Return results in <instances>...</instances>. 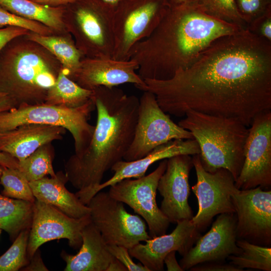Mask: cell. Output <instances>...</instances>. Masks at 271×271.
Masks as SVG:
<instances>
[{
	"label": "cell",
	"instance_id": "6da1fadb",
	"mask_svg": "<svg viewBox=\"0 0 271 271\" xmlns=\"http://www.w3.org/2000/svg\"><path fill=\"white\" fill-rule=\"evenodd\" d=\"M144 81L138 89L154 94L166 113L181 117L193 110L249 127L271 109V42L242 29L216 40L170 79Z\"/></svg>",
	"mask_w": 271,
	"mask_h": 271
},
{
	"label": "cell",
	"instance_id": "7a4b0ae2",
	"mask_svg": "<svg viewBox=\"0 0 271 271\" xmlns=\"http://www.w3.org/2000/svg\"><path fill=\"white\" fill-rule=\"evenodd\" d=\"M242 29L208 15L196 2L169 0L157 27L133 47L129 59L138 64L143 79H168L191 66L216 40Z\"/></svg>",
	"mask_w": 271,
	"mask_h": 271
},
{
	"label": "cell",
	"instance_id": "3957f363",
	"mask_svg": "<svg viewBox=\"0 0 271 271\" xmlns=\"http://www.w3.org/2000/svg\"><path fill=\"white\" fill-rule=\"evenodd\" d=\"M93 90L97 110L95 129L87 148L65 165V175L81 199L101 183L105 173L123 160L134 137L139 99L115 87Z\"/></svg>",
	"mask_w": 271,
	"mask_h": 271
},
{
	"label": "cell",
	"instance_id": "277c9868",
	"mask_svg": "<svg viewBox=\"0 0 271 271\" xmlns=\"http://www.w3.org/2000/svg\"><path fill=\"white\" fill-rule=\"evenodd\" d=\"M62 67L42 45L25 35L17 37L0 51V90L18 106L43 103Z\"/></svg>",
	"mask_w": 271,
	"mask_h": 271
},
{
	"label": "cell",
	"instance_id": "5b68a950",
	"mask_svg": "<svg viewBox=\"0 0 271 271\" xmlns=\"http://www.w3.org/2000/svg\"><path fill=\"white\" fill-rule=\"evenodd\" d=\"M179 125L197 141L202 165L207 172L228 170L235 181L244 162L248 128L238 119L188 110Z\"/></svg>",
	"mask_w": 271,
	"mask_h": 271
},
{
	"label": "cell",
	"instance_id": "8992f818",
	"mask_svg": "<svg viewBox=\"0 0 271 271\" xmlns=\"http://www.w3.org/2000/svg\"><path fill=\"white\" fill-rule=\"evenodd\" d=\"M113 11L102 0H78L65 6L67 31L84 57L112 58Z\"/></svg>",
	"mask_w": 271,
	"mask_h": 271
},
{
	"label": "cell",
	"instance_id": "52a82bcc",
	"mask_svg": "<svg viewBox=\"0 0 271 271\" xmlns=\"http://www.w3.org/2000/svg\"><path fill=\"white\" fill-rule=\"evenodd\" d=\"M95 104L92 97L84 104L75 108L46 103L22 104L0 112V132L14 129L26 124H40L60 126L68 130L74 142L75 154L87 148L95 126L88 122Z\"/></svg>",
	"mask_w": 271,
	"mask_h": 271
},
{
	"label": "cell",
	"instance_id": "ba28073f",
	"mask_svg": "<svg viewBox=\"0 0 271 271\" xmlns=\"http://www.w3.org/2000/svg\"><path fill=\"white\" fill-rule=\"evenodd\" d=\"M169 0H126L113 11L112 58L125 61L133 47L148 38L164 16Z\"/></svg>",
	"mask_w": 271,
	"mask_h": 271
},
{
	"label": "cell",
	"instance_id": "9c48e42d",
	"mask_svg": "<svg viewBox=\"0 0 271 271\" xmlns=\"http://www.w3.org/2000/svg\"><path fill=\"white\" fill-rule=\"evenodd\" d=\"M87 205L91 222L107 245H121L129 249L151 238L145 221L128 212L124 203L112 197L108 192L99 191Z\"/></svg>",
	"mask_w": 271,
	"mask_h": 271
},
{
	"label": "cell",
	"instance_id": "30bf717a",
	"mask_svg": "<svg viewBox=\"0 0 271 271\" xmlns=\"http://www.w3.org/2000/svg\"><path fill=\"white\" fill-rule=\"evenodd\" d=\"M187 139H194L192 133L170 118L160 107L154 94L144 91L139 99L134 137L123 160H139L170 141Z\"/></svg>",
	"mask_w": 271,
	"mask_h": 271
},
{
	"label": "cell",
	"instance_id": "8fae6325",
	"mask_svg": "<svg viewBox=\"0 0 271 271\" xmlns=\"http://www.w3.org/2000/svg\"><path fill=\"white\" fill-rule=\"evenodd\" d=\"M167 162V159L163 160L147 176L123 179L110 186L108 191L112 197L128 205L144 219L151 238L165 234L170 223L156 201L158 182L165 171Z\"/></svg>",
	"mask_w": 271,
	"mask_h": 271
},
{
	"label": "cell",
	"instance_id": "7c38bea8",
	"mask_svg": "<svg viewBox=\"0 0 271 271\" xmlns=\"http://www.w3.org/2000/svg\"><path fill=\"white\" fill-rule=\"evenodd\" d=\"M238 189L271 186V111L256 115L248 128L244 147V162L235 181Z\"/></svg>",
	"mask_w": 271,
	"mask_h": 271
},
{
	"label": "cell",
	"instance_id": "4fadbf2b",
	"mask_svg": "<svg viewBox=\"0 0 271 271\" xmlns=\"http://www.w3.org/2000/svg\"><path fill=\"white\" fill-rule=\"evenodd\" d=\"M193 166L197 182L192 187L198 202V211L191 219L200 230L211 222L216 215L235 213L231 194L236 188L231 174L226 169H218L210 173L203 167L199 154L193 155Z\"/></svg>",
	"mask_w": 271,
	"mask_h": 271
},
{
	"label": "cell",
	"instance_id": "5bb4252c",
	"mask_svg": "<svg viewBox=\"0 0 271 271\" xmlns=\"http://www.w3.org/2000/svg\"><path fill=\"white\" fill-rule=\"evenodd\" d=\"M237 239L268 246L271 243V191L259 186L231 194Z\"/></svg>",
	"mask_w": 271,
	"mask_h": 271
},
{
	"label": "cell",
	"instance_id": "9a60e30c",
	"mask_svg": "<svg viewBox=\"0 0 271 271\" xmlns=\"http://www.w3.org/2000/svg\"><path fill=\"white\" fill-rule=\"evenodd\" d=\"M91 221L90 214L80 218H73L36 199L27 246L29 260L42 245L55 239H66L70 246L79 249L82 242L81 231Z\"/></svg>",
	"mask_w": 271,
	"mask_h": 271
},
{
	"label": "cell",
	"instance_id": "2e32d148",
	"mask_svg": "<svg viewBox=\"0 0 271 271\" xmlns=\"http://www.w3.org/2000/svg\"><path fill=\"white\" fill-rule=\"evenodd\" d=\"M236 218L235 213L219 214L208 232L199 236L180 261L183 269L204 262L224 261L231 255L241 253L236 244Z\"/></svg>",
	"mask_w": 271,
	"mask_h": 271
},
{
	"label": "cell",
	"instance_id": "e0dca14e",
	"mask_svg": "<svg viewBox=\"0 0 271 271\" xmlns=\"http://www.w3.org/2000/svg\"><path fill=\"white\" fill-rule=\"evenodd\" d=\"M192 167L190 155H180L167 159L166 169L158 182L157 190L163 197L160 208L170 223L191 220L193 217L188 203L189 177Z\"/></svg>",
	"mask_w": 271,
	"mask_h": 271
},
{
	"label": "cell",
	"instance_id": "ac0fdd59",
	"mask_svg": "<svg viewBox=\"0 0 271 271\" xmlns=\"http://www.w3.org/2000/svg\"><path fill=\"white\" fill-rule=\"evenodd\" d=\"M138 69V64L131 59L122 61L112 58L84 57L70 78L90 90L99 86L115 87L125 83L133 84L137 87L145 84L136 72Z\"/></svg>",
	"mask_w": 271,
	"mask_h": 271
},
{
	"label": "cell",
	"instance_id": "d6986e66",
	"mask_svg": "<svg viewBox=\"0 0 271 271\" xmlns=\"http://www.w3.org/2000/svg\"><path fill=\"white\" fill-rule=\"evenodd\" d=\"M200 236L199 230L191 220L177 223L174 230L147 240L145 244L139 243L128 249L131 257L139 260L150 271L164 270V259L172 251L184 255Z\"/></svg>",
	"mask_w": 271,
	"mask_h": 271
},
{
	"label": "cell",
	"instance_id": "ffe728a7",
	"mask_svg": "<svg viewBox=\"0 0 271 271\" xmlns=\"http://www.w3.org/2000/svg\"><path fill=\"white\" fill-rule=\"evenodd\" d=\"M200 149L194 139L174 140L163 144L153 149L145 157L135 161L123 160L116 163L110 169L113 175L101 183L82 197L80 201L87 205L90 199L97 192L117 182L129 178H139L145 175L149 168L154 163L180 155L199 154Z\"/></svg>",
	"mask_w": 271,
	"mask_h": 271
},
{
	"label": "cell",
	"instance_id": "44dd1931",
	"mask_svg": "<svg viewBox=\"0 0 271 271\" xmlns=\"http://www.w3.org/2000/svg\"><path fill=\"white\" fill-rule=\"evenodd\" d=\"M62 127L40 124H26L0 132V151L21 161L40 147L60 140L65 133Z\"/></svg>",
	"mask_w": 271,
	"mask_h": 271
},
{
	"label": "cell",
	"instance_id": "7402d4cb",
	"mask_svg": "<svg viewBox=\"0 0 271 271\" xmlns=\"http://www.w3.org/2000/svg\"><path fill=\"white\" fill-rule=\"evenodd\" d=\"M82 244L75 255L63 250L61 256L66 262L64 271H106L115 258L100 232L91 222L81 231Z\"/></svg>",
	"mask_w": 271,
	"mask_h": 271
},
{
	"label": "cell",
	"instance_id": "603a6c76",
	"mask_svg": "<svg viewBox=\"0 0 271 271\" xmlns=\"http://www.w3.org/2000/svg\"><path fill=\"white\" fill-rule=\"evenodd\" d=\"M68 181L65 174L59 172L54 177H45L29 182V184L36 200L52 205L73 218L89 215L88 206L66 188L65 184Z\"/></svg>",
	"mask_w": 271,
	"mask_h": 271
},
{
	"label": "cell",
	"instance_id": "cb8c5ba5",
	"mask_svg": "<svg viewBox=\"0 0 271 271\" xmlns=\"http://www.w3.org/2000/svg\"><path fill=\"white\" fill-rule=\"evenodd\" d=\"M0 5L16 16L46 25L56 34L69 33L63 20L65 6L50 7L30 0H0Z\"/></svg>",
	"mask_w": 271,
	"mask_h": 271
},
{
	"label": "cell",
	"instance_id": "d4e9b609",
	"mask_svg": "<svg viewBox=\"0 0 271 271\" xmlns=\"http://www.w3.org/2000/svg\"><path fill=\"white\" fill-rule=\"evenodd\" d=\"M25 37L51 53L65 68L69 78L77 71L84 57L69 33L45 35L30 31Z\"/></svg>",
	"mask_w": 271,
	"mask_h": 271
},
{
	"label": "cell",
	"instance_id": "484cf974",
	"mask_svg": "<svg viewBox=\"0 0 271 271\" xmlns=\"http://www.w3.org/2000/svg\"><path fill=\"white\" fill-rule=\"evenodd\" d=\"M33 209L34 203L0 194V229L14 241L21 231L30 229Z\"/></svg>",
	"mask_w": 271,
	"mask_h": 271
},
{
	"label": "cell",
	"instance_id": "4316f807",
	"mask_svg": "<svg viewBox=\"0 0 271 271\" xmlns=\"http://www.w3.org/2000/svg\"><path fill=\"white\" fill-rule=\"evenodd\" d=\"M92 95L93 90L81 87L69 78L62 66L55 83L47 93L44 103L75 108L88 102Z\"/></svg>",
	"mask_w": 271,
	"mask_h": 271
},
{
	"label": "cell",
	"instance_id": "83f0119b",
	"mask_svg": "<svg viewBox=\"0 0 271 271\" xmlns=\"http://www.w3.org/2000/svg\"><path fill=\"white\" fill-rule=\"evenodd\" d=\"M236 244L242 251L238 254L229 256L227 259L230 263L242 271L245 268L271 270L270 247L254 244L242 239H237Z\"/></svg>",
	"mask_w": 271,
	"mask_h": 271
},
{
	"label": "cell",
	"instance_id": "f1b7e54d",
	"mask_svg": "<svg viewBox=\"0 0 271 271\" xmlns=\"http://www.w3.org/2000/svg\"><path fill=\"white\" fill-rule=\"evenodd\" d=\"M50 144L40 147L26 159L19 161L18 169L29 182L47 175L51 177L56 176L52 166L54 154Z\"/></svg>",
	"mask_w": 271,
	"mask_h": 271
},
{
	"label": "cell",
	"instance_id": "f546056e",
	"mask_svg": "<svg viewBox=\"0 0 271 271\" xmlns=\"http://www.w3.org/2000/svg\"><path fill=\"white\" fill-rule=\"evenodd\" d=\"M0 184L4 189L2 194L5 196L34 203V197L29 182L16 168L3 167Z\"/></svg>",
	"mask_w": 271,
	"mask_h": 271
},
{
	"label": "cell",
	"instance_id": "4dcf8cb0",
	"mask_svg": "<svg viewBox=\"0 0 271 271\" xmlns=\"http://www.w3.org/2000/svg\"><path fill=\"white\" fill-rule=\"evenodd\" d=\"M30 229L21 231L11 247L0 256V271H18L27 265L29 259L27 246Z\"/></svg>",
	"mask_w": 271,
	"mask_h": 271
},
{
	"label": "cell",
	"instance_id": "1f68e13d",
	"mask_svg": "<svg viewBox=\"0 0 271 271\" xmlns=\"http://www.w3.org/2000/svg\"><path fill=\"white\" fill-rule=\"evenodd\" d=\"M196 3L204 12L213 17L242 28L246 27L238 12L235 0H199Z\"/></svg>",
	"mask_w": 271,
	"mask_h": 271
},
{
	"label": "cell",
	"instance_id": "d6a6232c",
	"mask_svg": "<svg viewBox=\"0 0 271 271\" xmlns=\"http://www.w3.org/2000/svg\"><path fill=\"white\" fill-rule=\"evenodd\" d=\"M12 26L23 28L41 35L58 34L46 25L16 16L0 5V28Z\"/></svg>",
	"mask_w": 271,
	"mask_h": 271
},
{
	"label": "cell",
	"instance_id": "836d02e7",
	"mask_svg": "<svg viewBox=\"0 0 271 271\" xmlns=\"http://www.w3.org/2000/svg\"><path fill=\"white\" fill-rule=\"evenodd\" d=\"M238 12L246 26L270 7V0H235Z\"/></svg>",
	"mask_w": 271,
	"mask_h": 271
},
{
	"label": "cell",
	"instance_id": "e575fe53",
	"mask_svg": "<svg viewBox=\"0 0 271 271\" xmlns=\"http://www.w3.org/2000/svg\"><path fill=\"white\" fill-rule=\"evenodd\" d=\"M246 29L256 36L271 42L270 7L248 24Z\"/></svg>",
	"mask_w": 271,
	"mask_h": 271
},
{
	"label": "cell",
	"instance_id": "d590c367",
	"mask_svg": "<svg viewBox=\"0 0 271 271\" xmlns=\"http://www.w3.org/2000/svg\"><path fill=\"white\" fill-rule=\"evenodd\" d=\"M107 246L111 254L121 262L128 271H150L142 263H136L132 260L128 249L126 247L114 244L107 245Z\"/></svg>",
	"mask_w": 271,
	"mask_h": 271
},
{
	"label": "cell",
	"instance_id": "8d00e7d4",
	"mask_svg": "<svg viewBox=\"0 0 271 271\" xmlns=\"http://www.w3.org/2000/svg\"><path fill=\"white\" fill-rule=\"evenodd\" d=\"M192 271H242L231 264L224 261H211L197 264L190 269Z\"/></svg>",
	"mask_w": 271,
	"mask_h": 271
},
{
	"label": "cell",
	"instance_id": "74e56055",
	"mask_svg": "<svg viewBox=\"0 0 271 271\" xmlns=\"http://www.w3.org/2000/svg\"><path fill=\"white\" fill-rule=\"evenodd\" d=\"M30 31L19 27H7L0 29V51L12 39L27 35Z\"/></svg>",
	"mask_w": 271,
	"mask_h": 271
},
{
	"label": "cell",
	"instance_id": "f35d334b",
	"mask_svg": "<svg viewBox=\"0 0 271 271\" xmlns=\"http://www.w3.org/2000/svg\"><path fill=\"white\" fill-rule=\"evenodd\" d=\"M21 270L25 271H36L49 270L48 268L44 263L41 256L40 252L39 249L37 250L33 257L29 260L28 264L21 269Z\"/></svg>",
	"mask_w": 271,
	"mask_h": 271
},
{
	"label": "cell",
	"instance_id": "ab89813d",
	"mask_svg": "<svg viewBox=\"0 0 271 271\" xmlns=\"http://www.w3.org/2000/svg\"><path fill=\"white\" fill-rule=\"evenodd\" d=\"M18 106L16 101L8 93L0 90V112Z\"/></svg>",
	"mask_w": 271,
	"mask_h": 271
},
{
	"label": "cell",
	"instance_id": "60d3db41",
	"mask_svg": "<svg viewBox=\"0 0 271 271\" xmlns=\"http://www.w3.org/2000/svg\"><path fill=\"white\" fill-rule=\"evenodd\" d=\"M164 263L168 271H183L176 257V251L169 252L164 258Z\"/></svg>",
	"mask_w": 271,
	"mask_h": 271
},
{
	"label": "cell",
	"instance_id": "b9f144b4",
	"mask_svg": "<svg viewBox=\"0 0 271 271\" xmlns=\"http://www.w3.org/2000/svg\"><path fill=\"white\" fill-rule=\"evenodd\" d=\"M0 166L3 167L18 169L19 161L10 155L0 151Z\"/></svg>",
	"mask_w": 271,
	"mask_h": 271
},
{
	"label": "cell",
	"instance_id": "7bdbcfd3",
	"mask_svg": "<svg viewBox=\"0 0 271 271\" xmlns=\"http://www.w3.org/2000/svg\"><path fill=\"white\" fill-rule=\"evenodd\" d=\"M36 3L50 7H59L65 6L78 0H30Z\"/></svg>",
	"mask_w": 271,
	"mask_h": 271
},
{
	"label": "cell",
	"instance_id": "ee69618b",
	"mask_svg": "<svg viewBox=\"0 0 271 271\" xmlns=\"http://www.w3.org/2000/svg\"><path fill=\"white\" fill-rule=\"evenodd\" d=\"M106 271H128L127 268L115 258L109 264Z\"/></svg>",
	"mask_w": 271,
	"mask_h": 271
},
{
	"label": "cell",
	"instance_id": "f6af8a7d",
	"mask_svg": "<svg viewBox=\"0 0 271 271\" xmlns=\"http://www.w3.org/2000/svg\"><path fill=\"white\" fill-rule=\"evenodd\" d=\"M107 6L113 11L122 2L126 0H102Z\"/></svg>",
	"mask_w": 271,
	"mask_h": 271
},
{
	"label": "cell",
	"instance_id": "bcb514c9",
	"mask_svg": "<svg viewBox=\"0 0 271 271\" xmlns=\"http://www.w3.org/2000/svg\"><path fill=\"white\" fill-rule=\"evenodd\" d=\"M178 1L185 2L194 3V2H198L199 0H178Z\"/></svg>",
	"mask_w": 271,
	"mask_h": 271
},
{
	"label": "cell",
	"instance_id": "7dc6e473",
	"mask_svg": "<svg viewBox=\"0 0 271 271\" xmlns=\"http://www.w3.org/2000/svg\"><path fill=\"white\" fill-rule=\"evenodd\" d=\"M2 171H3V167L0 166V177L2 175Z\"/></svg>",
	"mask_w": 271,
	"mask_h": 271
},
{
	"label": "cell",
	"instance_id": "c3c4849f",
	"mask_svg": "<svg viewBox=\"0 0 271 271\" xmlns=\"http://www.w3.org/2000/svg\"><path fill=\"white\" fill-rule=\"evenodd\" d=\"M1 229H0V233H1Z\"/></svg>",
	"mask_w": 271,
	"mask_h": 271
}]
</instances>
